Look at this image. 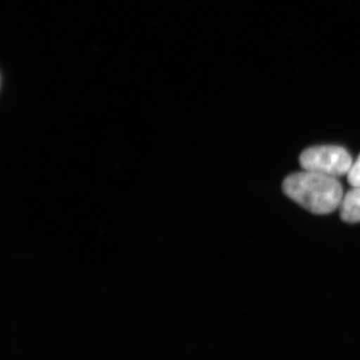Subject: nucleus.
<instances>
[{"mask_svg": "<svg viewBox=\"0 0 360 360\" xmlns=\"http://www.w3.org/2000/svg\"><path fill=\"white\" fill-rule=\"evenodd\" d=\"M283 191L290 200L315 214L335 212L345 196L343 187L336 177L307 170L286 177Z\"/></svg>", "mask_w": 360, "mask_h": 360, "instance_id": "nucleus-1", "label": "nucleus"}, {"mask_svg": "<svg viewBox=\"0 0 360 360\" xmlns=\"http://www.w3.org/2000/svg\"><path fill=\"white\" fill-rule=\"evenodd\" d=\"M303 170L338 177L347 174L354 165L347 149L340 146H314L303 151L300 158Z\"/></svg>", "mask_w": 360, "mask_h": 360, "instance_id": "nucleus-2", "label": "nucleus"}, {"mask_svg": "<svg viewBox=\"0 0 360 360\" xmlns=\"http://www.w3.org/2000/svg\"><path fill=\"white\" fill-rule=\"evenodd\" d=\"M340 217L348 224L360 221V187H352L341 201Z\"/></svg>", "mask_w": 360, "mask_h": 360, "instance_id": "nucleus-3", "label": "nucleus"}, {"mask_svg": "<svg viewBox=\"0 0 360 360\" xmlns=\"http://www.w3.org/2000/svg\"><path fill=\"white\" fill-rule=\"evenodd\" d=\"M347 181L352 187H360V155L348 172Z\"/></svg>", "mask_w": 360, "mask_h": 360, "instance_id": "nucleus-4", "label": "nucleus"}]
</instances>
